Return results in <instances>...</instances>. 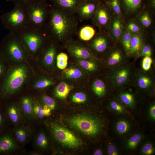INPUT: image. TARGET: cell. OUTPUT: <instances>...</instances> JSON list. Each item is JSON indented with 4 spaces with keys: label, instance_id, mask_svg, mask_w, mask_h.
<instances>
[{
    "label": "cell",
    "instance_id": "obj_1",
    "mask_svg": "<svg viewBox=\"0 0 155 155\" xmlns=\"http://www.w3.org/2000/svg\"><path fill=\"white\" fill-rule=\"evenodd\" d=\"M74 14L51 5L48 18L43 29L48 38L55 42H67L76 32L78 20Z\"/></svg>",
    "mask_w": 155,
    "mask_h": 155
},
{
    "label": "cell",
    "instance_id": "obj_2",
    "mask_svg": "<svg viewBox=\"0 0 155 155\" xmlns=\"http://www.w3.org/2000/svg\"><path fill=\"white\" fill-rule=\"evenodd\" d=\"M28 71L24 63L8 68L0 81V100H5L20 90L27 79Z\"/></svg>",
    "mask_w": 155,
    "mask_h": 155
},
{
    "label": "cell",
    "instance_id": "obj_3",
    "mask_svg": "<svg viewBox=\"0 0 155 155\" xmlns=\"http://www.w3.org/2000/svg\"><path fill=\"white\" fill-rule=\"evenodd\" d=\"M10 11L0 16L4 28L9 32L16 33L28 27V17L25 2L16 1Z\"/></svg>",
    "mask_w": 155,
    "mask_h": 155
},
{
    "label": "cell",
    "instance_id": "obj_4",
    "mask_svg": "<svg viewBox=\"0 0 155 155\" xmlns=\"http://www.w3.org/2000/svg\"><path fill=\"white\" fill-rule=\"evenodd\" d=\"M23 44L28 56L40 53L49 38L42 29L26 28L16 33Z\"/></svg>",
    "mask_w": 155,
    "mask_h": 155
},
{
    "label": "cell",
    "instance_id": "obj_5",
    "mask_svg": "<svg viewBox=\"0 0 155 155\" xmlns=\"http://www.w3.org/2000/svg\"><path fill=\"white\" fill-rule=\"evenodd\" d=\"M0 53L6 61L17 62L26 60L28 57L26 49L16 33L9 32L0 44Z\"/></svg>",
    "mask_w": 155,
    "mask_h": 155
},
{
    "label": "cell",
    "instance_id": "obj_6",
    "mask_svg": "<svg viewBox=\"0 0 155 155\" xmlns=\"http://www.w3.org/2000/svg\"><path fill=\"white\" fill-rule=\"evenodd\" d=\"M25 2L28 17L27 28L43 29L48 18L51 5L45 0H32Z\"/></svg>",
    "mask_w": 155,
    "mask_h": 155
},
{
    "label": "cell",
    "instance_id": "obj_7",
    "mask_svg": "<svg viewBox=\"0 0 155 155\" xmlns=\"http://www.w3.org/2000/svg\"><path fill=\"white\" fill-rule=\"evenodd\" d=\"M69 122L74 128L90 136L97 134L100 129V125L98 120L85 115L74 116L69 120Z\"/></svg>",
    "mask_w": 155,
    "mask_h": 155
},
{
    "label": "cell",
    "instance_id": "obj_8",
    "mask_svg": "<svg viewBox=\"0 0 155 155\" xmlns=\"http://www.w3.org/2000/svg\"><path fill=\"white\" fill-rule=\"evenodd\" d=\"M51 130L55 138L65 146L75 148L81 144V141L79 138L71 132L60 125H52Z\"/></svg>",
    "mask_w": 155,
    "mask_h": 155
},
{
    "label": "cell",
    "instance_id": "obj_9",
    "mask_svg": "<svg viewBox=\"0 0 155 155\" xmlns=\"http://www.w3.org/2000/svg\"><path fill=\"white\" fill-rule=\"evenodd\" d=\"M17 142L21 146L27 144L33 138L34 132L29 124L24 123L13 128L11 131Z\"/></svg>",
    "mask_w": 155,
    "mask_h": 155
},
{
    "label": "cell",
    "instance_id": "obj_10",
    "mask_svg": "<svg viewBox=\"0 0 155 155\" xmlns=\"http://www.w3.org/2000/svg\"><path fill=\"white\" fill-rule=\"evenodd\" d=\"M20 146L11 131H5L0 134V154L13 153L19 149Z\"/></svg>",
    "mask_w": 155,
    "mask_h": 155
},
{
    "label": "cell",
    "instance_id": "obj_11",
    "mask_svg": "<svg viewBox=\"0 0 155 155\" xmlns=\"http://www.w3.org/2000/svg\"><path fill=\"white\" fill-rule=\"evenodd\" d=\"M4 110L8 121L13 127L26 122L19 105L15 103L8 104L5 106Z\"/></svg>",
    "mask_w": 155,
    "mask_h": 155
},
{
    "label": "cell",
    "instance_id": "obj_12",
    "mask_svg": "<svg viewBox=\"0 0 155 155\" xmlns=\"http://www.w3.org/2000/svg\"><path fill=\"white\" fill-rule=\"evenodd\" d=\"M55 43L49 39L40 53L43 63L49 68L54 63L57 52Z\"/></svg>",
    "mask_w": 155,
    "mask_h": 155
},
{
    "label": "cell",
    "instance_id": "obj_13",
    "mask_svg": "<svg viewBox=\"0 0 155 155\" xmlns=\"http://www.w3.org/2000/svg\"><path fill=\"white\" fill-rule=\"evenodd\" d=\"M98 5L97 1H82L77 8L75 13L82 20L89 19L94 16Z\"/></svg>",
    "mask_w": 155,
    "mask_h": 155
},
{
    "label": "cell",
    "instance_id": "obj_14",
    "mask_svg": "<svg viewBox=\"0 0 155 155\" xmlns=\"http://www.w3.org/2000/svg\"><path fill=\"white\" fill-rule=\"evenodd\" d=\"M67 47L70 53L78 59H88L93 57L90 51L78 42L71 40L67 43Z\"/></svg>",
    "mask_w": 155,
    "mask_h": 155
},
{
    "label": "cell",
    "instance_id": "obj_15",
    "mask_svg": "<svg viewBox=\"0 0 155 155\" xmlns=\"http://www.w3.org/2000/svg\"><path fill=\"white\" fill-rule=\"evenodd\" d=\"M33 102L31 97L25 96L21 98L19 105L26 122L29 124L36 121L33 113Z\"/></svg>",
    "mask_w": 155,
    "mask_h": 155
},
{
    "label": "cell",
    "instance_id": "obj_16",
    "mask_svg": "<svg viewBox=\"0 0 155 155\" xmlns=\"http://www.w3.org/2000/svg\"><path fill=\"white\" fill-rule=\"evenodd\" d=\"M52 4L69 13L75 14L82 0H49Z\"/></svg>",
    "mask_w": 155,
    "mask_h": 155
},
{
    "label": "cell",
    "instance_id": "obj_17",
    "mask_svg": "<svg viewBox=\"0 0 155 155\" xmlns=\"http://www.w3.org/2000/svg\"><path fill=\"white\" fill-rule=\"evenodd\" d=\"M33 111L36 121H39L44 117L51 114V110L46 105H43L36 99L33 98Z\"/></svg>",
    "mask_w": 155,
    "mask_h": 155
},
{
    "label": "cell",
    "instance_id": "obj_18",
    "mask_svg": "<svg viewBox=\"0 0 155 155\" xmlns=\"http://www.w3.org/2000/svg\"><path fill=\"white\" fill-rule=\"evenodd\" d=\"M49 144L48 138L45 133L39 131L34 133L33 137V145L34 150L40 151L46 149Z\"/></svg>",
    "mask_w": 155,
    "mask_h": 155
},
{
    "label": "cell",
    "instance_id": "obj_19",
    "mask_svg": "<svg viewBox=\"0 0 155 155\" xmlns=\"http://www.w3.org/2000/svg\"><path fill=\"white\" fill-rule=\"evenodd\" d=\"M94 15L95 22L100 27H104L108 24L109 15L107 10L104 6L99 5Z\"/></svg>",
    "mask_w": 155,
    "mask_h": 155
},
{
    "label": "cell",
    "instance_id": "obj_20",
    "mask_svg": "<svg viewBox=\"0 0 155 155\" xmlns=\"http://www.w3.org/2000/svg\"><path fill=\"white\" fill-rule=\"evenodd\" d=\"M92 46L97 52H104L107 46V40L106 37L102 34L96 36L92 41Z\"/></svg>",
    "mask_w": 155,
    "mask_h": 155
},
{
    "label": "cell",
    "instance_id": "obj_21",
    "mask_svg": "<svg viewBox=\"0 0 155 155\" xmlns=\"http://www.w3.org/2000/svg\"><path fill=\"white\" fill-rule=\"evenodd\" d=\"M72 87L64 82H62L56 87L55 90V96L61 99H65L69 94Z\"/></svg>",
    "mask_w": 155,
    "mask_h": 155
},
{
    "label": "cell",
    "instance_id": "obj_22",
    "mask_svg": "<svg viewBox=\"0 0 155 155\" xmlns=\"http://www.w3.org/2000/svg\"><path fill=\"white\" fill-rule=\"evenodd\" d=\"M143 44L142 38L137 33L132 34L130 43V53L134 54L138 53L141 50Z\"/></svg>",
    "mask_w": 155,
    "mask_h": 155
},
{
    "label": "cell",
    "instance_id": "obj_23",
    "mask_svg": "<svg viewBox=\"0 0 155 155\" xmlns=\"http://www.w3.org/2000/svg\"><path fill=\"white\" fill-rule=\"evenodd\" d=\"M129 76V70L126 68H122L116 71L114 75V79L116 84L121 86L127 82Z\"/></svg>",
    "mask_w": 155,
    "mask_h": 155
},
{
    "label": "cell",
    "instance_id": "obj_24",
    "mask_svg": "<svg viewBox=\"0 0 155 155\" xmlns=\"http://www.w3.org/2000/svg\"><path fill=\"white\" fill-rule=\"evenodd\" d=\"M64 69L63 71L64 75L68 79H78L81 77L83 75L81 70L76 67H71Z\"/></svg>",
    "mask_w": 155,
    "mask_h": 155
},
{
    "label": "cell",
    "instance_id": "obj_25",
    "mask_svg": "<svg viewBox=\"0 0 155 155\" xmlns=\"http://www.w3.org/2000/svg\"><path fill=\"white\" fill-rule=\"evenodd\" d=\"M95 34V30L92 27L86 26L81 29L79 33V36L82 40L88 41L93 37Z\"/></svg>",
    "mask_w": 155,
    "mask_h": 155
},
{
    "label": "cell",
    "instance_id": "obj_26",
    "mask_svg": "<svg viewBox=\"0 0 155 155\" xmlns=\"http://www.w3.org/2000/svg\"><path fill=\"white\" fill-rule=\"evenodd\" d=\"M123 26L120 21L114 18L112 24V33L114 38L117 40L121 36L122 32Z\"/></svg>",
    "mask_w": 155,
    "mask_h": 155
},
{
    "label": "cell",
    "instance_id": "obj_27",
    "mask_svg": "<svg viewBox=\"0 0 155 155\" xmlns=\"http://www.w3.org/2000/svg\"><path fill=\"white\" fill-rule=\"evenodd\" d=\"M126 10L130 13H133L137 10L140 7L141 0H122Z\"/></svg>",
    "mask_w": 155,
    "mask_h": 155
},
{
    "label": "cell",
    "instance_id": "obj_28",
    "mask_svg": "<svg viewBox=\"0 0 155 155\" xmlns=\"http://www.w3.org/2000/svg\"><path fill=\"white\" fill-rule=\"evenodd\" d=\"M92 89L96 94L98 96H102L106 92V86L104 82L102 80L98 79L93 82Z\"/></svg>",
    "mask_w": 155,
    "mask_h": 155
},
{
    "label": "cell",
    "instance_id": "obj_29",
    "mask_svg": "<svg viewBox=\"0 0 155 155\" xmlns=\"http://www.w3.org/2000/svg\"><path fill=\"white\" fill-rule=\"evenodd\" d=\"M78 62L81 67L87 71H93L97 69L96 63L92 60L88 59H78Z\"/></svg>",
    "mask_w": 155,
    "mask_h": 155
},
{
    "label": "cell",
    "instance_id": "obj_30",
    "mask_svg": "<svg viewBox=\"0 0 155 155\" xmlns=\"http://www.w3.org/2000/svg\"><path fill=\"white\" fill-rule=\"evenodd\" d=\"M54 81L49 78H41L37 80L34 83L33 87L35 88L40 89L53 85Z\"/></svg>",
    "mask_w": 155,
    "mask_h": 155
},
{
    "label": "cell",
    "instance_id": "obj_31",
    "mask_svg": "<svg viewBox=\"0 0 155 155\" xmlns=\"http://www.w3.org/2000/svg\"><path fill=\"white\" fill-rule=\"evenodd\" d=\"M121 40L125 51L127 54L130 53V43L132 34L128 31H126L121 35Z\"/></svg>",
    "mask_w": 155,
    "mask_h": 155
},
{
    "label": "cell",
    "instance_id": "obj_32",
    "mask_svg": "<svg viewBox=\"0 0 155 155\" xmlns=\"http://www.w3.org/2000/svg\"><path fill=\"white\" fill-rule=\"evenodd\" d=\"M57 65L61 69H65L67 66L68 57L67 55L64 53H61L57 57Z\"/></svg>",
    "mask_w": 155,
    "mask_h": 155
},
{
    "label": "cell",
    "instance_id": "obj_33",
    "mask_svg": "<svg viewBox=\"0 0 155 155\" xmlns=\"http://www.w3.org/2000/svg\"><path fill=\"white\" fill-rule=\"evenodd\" d=\"M40 102L42 104L46 105L51 110H55L56 106V103L53 99L46 95L42 96Z\"/></svg>",
    "mask_w": 155,
    "mask_h": 155
},
{
    "label": "cell",
    "instance_id": "obj_34",
    "mask_svg": "<svg viewBox=\"0 0 155 155\" xmlns=\"http://www.w3.org/2000/svg\"><path fill=\"white\" fill-rule=\"evenodd\" d=\"M122 56L120 52L118 51H114L109 57L107 61L108 64L113 66L117 64L122 60Z\"/></svg>",
    "mask_w": 155,
    "mask_h": 155
},
{
    "label": "cell",
    "instance_id": "obj_35",
    "mask_svg": "<svg viewBox=\"0 0 155 155\" xmlns=\"http://www.w3.org/2000/svg\"><path fill=\"white\" fill-rule=\"evenodd\" d=\"M72 101L76 103L81 104L84 103L87 100L86 94L83 92H80L74 94L71 98Z\"/></svg>",
    "mask_w": 155,
    "mask_h": 155
},
{
    "label": "cell",
    "instance_id": "obj_36",
    "mask_svg": "<svg viewBox=\"0 0 155 155\" xmlns=\"http://www.w3.org/2000/svg\"><path fill=\"white\" fill-rule=\"evenodd\" d=\"M129 124L127 122L124 120H121L117 123L116 128L117 131L120 134H124L128 130Z\"/></svg>",
    "mask_w": 155,
    "mask_h": 155
},
{
    "label": "cell",
    "instance_id": "obj_37",
    "mask_svg": "<svg viewBox=\"0 0 155 155\" xmlns=\"http://www.w3.org/2000/svg\"><path fill=\"white\" fill-rule=\"evenodd\" d=\"M120 96L121 101L126 105L131 106L134 103V97L130 93H124L121 94Z\"/></svg>",
    "mask_w": 155,
    "mask_h": 155
},
{
    "label": "cell",
    "instance_id": "obj_38",
    "mask_svg": "<svg viewBox=\"0 0 155 155\" xmlns=\"http://www.w3.org/2000/svg\"><path fill=\"white\" fill-rule=\"evenodd\" d=\"M8 121L4 110L0 106V132L4 130Z\"/></svg>",
    "mask_w": 155,
    "mask_h": 155
},
{
    "label": "cell",
    "instance_id": "obj_39",
    "mask_svg": "<svg viewBox=\"0 0 155 155\" xmlns=\"http://www.w3.org/2000/svg\"><path fill=\"white\" fill-rule=\"evenodd\" d=\"M138 84L140 87L145 89L149 87L151 84V79L146 76H142L139 78L138 80Z\"/></svg>",
    "mask_w": 155,
    "mask_h": 155
},
{
    "label": "cell",
    "instance_id": "obj_40",
    "mask_svg": "<svg viewBox=\"0 0 155 155\" xmlns=\"http://www.w3.org/2000/svg\"><path fill=\"white\" fill-rule=\"evenodd\" d=\"M7 61L0 53V81L6 73L8 68Z\"/></svg>",
    "mask_w": 155,
    "mask_h": 155
},
{
    "label": "cell",
    "instance_id": "obj_41",
    "mask_svg": "<svg viewBox=\"0 0 155 155\" xmlns=\"http://www.w3.org/2000/svg\"><path fill=\"white\" fill-rule=\"evenodd\" d=\"M141 139V135L139 134H135L133 135L128 141V147L131 149L135 148L140 141Z\"/></svg>",
    "mask_w": 155,
    "mask_h": 155
},
{
    "label": "cell",
    "instance_id": "obj_42",
    "mask_svg": "<svg viewBox=\"0 0 155 155\" xmlns=\"http://www.w3.org/2000/svg\"><path fill=\"white\" fill-rule=\"evenodd\" d=\"M139 19L141 24L145 27H149L151 24L152 19L147 12H144L142 14Z\"/></svg>",
    "mask_w": 155,
    "mask_h": 155
},
{
    "label": "cell",
    "instance_id": "obj_43",
    "mask_svg": "<svg viewBox=\"0 0 155 155\" xmlns=\"http://www.w3.org/2000/svg\"><path fill=\"white\" fill-rule=\"evenodd\" d=\"M111 5L114 12L116 14L120 15L121 13V10L118 0H111Z\"/></svg>",
    "mask_w": 155,
    "mask_h": 155
},
{
    "label": "cell",
    "instance_id": "obj_44",
    "mask_svg": "<svg viewBox=\"0 0 155 155\" xmlns=\"http://www.w3.org/2000/svg\"><path fill=\"white\" fill-rule=\"evenodd\" d=\"M127 30L131 33H137L140 30L139 26L135 23L131 22H129L127 26Z\"/></svg>",
    "mask_w": 155,
    "mask_h": 155
},
{
    "label": "cell",
    "instance_id": "obj_45",
    "mask_svg": "<svg viewBox=\"0 0 155 155\" xmlns=\"http://www.w3.org/2000/svg\"><path fill=\"white\" fill-rule=\"evenodd\" d=\"M154 149L151 144H145L142 148V151L143 154L146 155H150L153 153Z\"/></svg>",
    "mask_w": 155,
    "mask_h": 155
},
{
    "label": "cell",
    "instance_id": "obj_46",
    "mask_svg": "<svg viewBox=\"0 0 155 155\" xmlns=\"http://www.w3.org/2000/svg\"><path fill=\"white\" fill-rule=\"evenodd\" d=\"M152 53L151 47L149 45H145L142 48L140 53V55L145 56H151Z\"/></svg>",
    "mask_w": 155,
    "mask_h": 155
},
{
    "label": "cell",
    "instance_id": "obj_47",
    "mask_svg": "<svg viewBox=\"0 0 155 155\" xmlns=\"http://www.w3.org/2000/svg\"><path fill=\"white\" fill-rule=\"evenodd\" d=\"M111 106L112 108L115 111L120 113L123 112L124 110L123 107L115 102H112L111 103Z\"/></svg>",
    "mask_w": 155,
    "mask_h": 155
},
{
    "label": "cell",
    "instance_id": "obj_48",
    "mask_svg": "<svg viewBox=\"0 0 155 155\" xmlns=\"http://www.w3.org/2000/svg\"><path fill=\"white\" fill-rule=\"evenodd\" d=\"M108 153L109 155H117V152L116 147L112 144L110 145L108 147Z\"/></svg>",
    "mask_w": 155,
    "mask_h": 155
},
{
    "label": "cell",
    "instance_id": "obj_49",
    "mask_svg": "<svg viewBox=\"0 0 155 155\" xmlns=\"http://www.w3.org/2000/svg\"><path fill=\"white\" fill-rule=\"evenodd\" d=\"M150 117L154 120L155 119V106L153 105L150 108Z\"/></svg>",
    "mask_w": 155,
    "mask_h": 155
},
{
    "label": "cell",
    "instance_id": "obj_50",
    "mask_svg": "<svg viewBox=\"0 0 155 155\" xmlns=\"http://www.w3.org/2000/svg\"><path fill=\"white\" fill-rule=\"evenodd\" d=\"M152 59L149 56H145L144 58L142 63L148 64H152Z\"/></svg>",
    "mask_w": 155,
    "mask_h": 155
},
{
    "label": "cell",
    "instance_id": "obj_51",
    "mask_svg": "<svg viewBox=\"0 0 155 155\" xmlns=\"http://www.w3.org/2000/svg\"><path fill=\"white\" fill-rule=\"evenodd\" d=\"M151 64H148L145 63H142V68L145 71H147L150 68L151 66Z\"/></svg>",
    "mask_w": 155,
    "mask_h": 155
},
{
    "label": "cell",
    "instance_id": "obj_52",
    "mask_svg": "<svg viewBox=\"0 0 155 155\" xmlns=\"http://www.w3.org/2000/svg\"><path fill=\"white\" fill-rule=\"evenodd\" d=\"M28 154L30 155H39L41 153L39 151L34 150L30 152Z\"/></svg>",
    "mask_w": 155,
    "mask_h": 155
},
{
    "label": "cell",
    "instance_id": "obj_53",
    "mask_svg": "<svg viewBox=\"0 0 155 155\" xmlns=\"http://www.w3.org/2000/svg\"><path fill=\"white\" fill-rule=\"evenodd\" d=\"M102 152L99 150H96L94 152V155H102Z\"/></svg>",
    "mask_w": 155,
    "mask_h": 155
},
{
    "label": "cell",
    "instance_id": "obj_54",
    "mask_svg": "<svg viewBox=\"0 0 155 155\" xmlns=\"http://www.w3.org/2000/svg\"><path fill=\"white\" fill-rule=\"evenodd\" d=\"M32 0H7L8 1L13 2L16 1H21L24 2H26Z\"/></svg>",
    "mask_w": 155,
    "mask_h": 155
},
{
    "label": "cell",
    "instance_id": "obj_55",
    "mask_svg": "<svg viewBox=\"0 0 155 155\" xmlns=\"http://www.w3.org/2000/svg\"><path fill=\"white\" fill-rule=\"evenodd\" d=\"M82 1H88V0H95L97 1V0H82Z\"/></svg>",
    "mask_w": 155,
    "mask_h": 155
}]
</instances>
